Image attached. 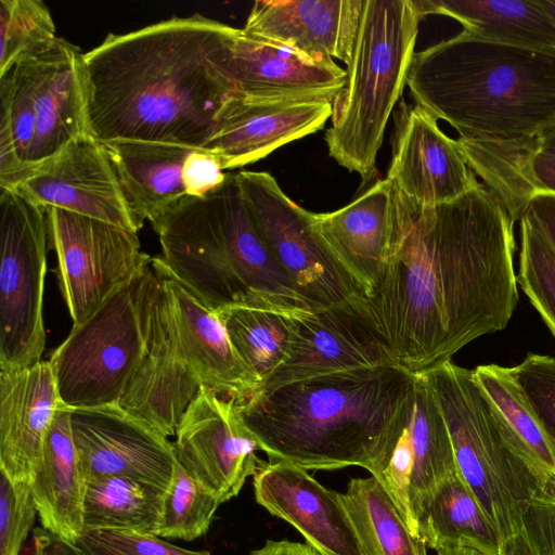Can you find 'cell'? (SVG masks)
Returning a JSON list of instances; mask_svg holds the SVG:
<instances>
[{
    "label": "cell",
    "instance_id": "obj_20",
    "mask_svg": "<svg viewBox=\"0 0 555 555\" xmlns=\"http://www.w3.org/2000/svg\"><path fill=\"white\" fill-rule=\"evenodd\" d=\"M80 49L63 38L15 65L31 100L35 138L30 172L70 142L90 134ZM30 175V173H29Z\"/></svg>",
    "mask_w": 555,
    "mask_h": 555
},
{
    "label": "cell",
    "instance_id": "obj_49",
    "mask_svg": "<svg viewBox=\"0 0 555 555\" xmlns=\"http://www.w3.org/2000/svg\"><path fill=\"white\" fill-rule=\"evenodd\" d=\"M248 555H264V548L261 546L260 548L250 552Z\"/></svg>",
    "mask_w": 555,
    "mask_h": 555
},
{
    "label": "cell",
    "instance_id": "obj_43",
    "mask_svg": "<svg viewBox=\"0 0 555 555\" xmlns=\"http://www.w3.org/2000/svg\"><path fill=\"white\" fill-rule=\"evenodd\" d=\"M34 555H85L76 544L66 541L43 527L34 531Z\"/></svg>",
    "mask_w": 555,
    "mask_h": 555
},
{
    "label": "cell",
    "instance_id": "obj_22",
    "mask_svg": "<svg viewBox=\"0 0 555 555\" xmlns=\"http://www.w3.org/2000/svg\"><path fill=\"white\" fill-rule=\"evenodd\" d=\"M253 485L257 503L292 525L319 555H363L343 494L307 469L284 461L262 462Z\"/></svg>",
    "mask_w": 555,
    "mask_h": 555
},
{
    "label": "cell",
    "instance_id": "obj_47",
    "mask_svg": "<svg viewBox=\"0 0 555 555\" xmlns=\"http://www.w3.org/2000/svg\"><path fill=\"white\" fill-rule=\"evenodd\" d=\"M437 555H483L478 551L468 547H452L437 551Z\"/></svg>",
    "mask_w": 555,
    "mask_h": 555
},
{
    "label": "cell",
    "instance_id": "obj_10",
    "mask_svg": "<svg viewBox=\"0 0 555 555\" xmlns=\"http://www.w3.org/2000/svg\"><path fill=\"white\" fill-rule=\"evenodd\" d=\"M0 370L41 360L49 245L47 210L16 190L0 193Z\"/></svg>",
    "mask_w": 555,
    "mask_h": 555
},
{
    "label": "cell",
    "instance_id": "obj_11",
    "mask_svg": "<svg viewBox=\"0 0 555 555\" xmlns=\"http://www.w3.org/2000/svg\"><path fill=\"white\" fill-rule=\"evenodd\" d=\"M235 176L263 243L314 311L363 301L321 242L313 212L291 199L269 172Z\"/></svg>",
    "mask_w": 555,
    "mask_h": 555
},
{
    "label": "cell",
    "instance_id": "obj_15",
    "mask_svg": "<svg viewBox=\"0 0 555 555\" xmlns=\"http://www.w3.org/2000/svg\"><path fill=\"white\" fill-rule=\"evenodd\" d=\"M362 302L293 315L287 357L258 389L339 371L397 365Z\"/></svg>",
    "mask_w": 555,
    "mask_h": 555
},
{
    "label": "cell",
    "instance_id": "obj_8",
    "mask_svg": "<svg viewBox=\"0 0 555 555\" xmlns=\"http://www.w3.org/2000/svg\"><path fill=\"white\" fill-rule=\"evenodd\" d=\"M420 375L441 409L459 474L506 542L520 533L527 504L543 494L525 452L473 370L448 361Z\"/></svg>",
    "mask_w": 555,
    "mask_h": 555
},
{
    "label": "cell",
    "instance_id": "obj_7",
    "mask_svg": "<svg viewBox=\"0 0 555 555\" xmlns=\"http://www.w3.org/2000/svg\"><path fill=\"white\" fill-rule=\"evenodd\" d=\"M421 20L414 0H362L325 142L330 156L363 182L375 172L388 119L406 86Z\"/></svg>",
    "mask_w": 555,
    "mask_h": 555
},
{
    "label": "cell",
    "instance_id": "obj_42",
    "mask_svg": "<svg viewBox=\"0 0 555 555\" xmlns=\"http://www.w3.org/2000/svg\"><path fill=\"white\" fill-rule=\"evenodd\" d=\"M521 216L530 220L555 250V195L548 193L533 195L525 204Z\"/></svg>",
    "mask_w": 555,
    "mask_h": 555
},
{
    "label": "cell",
    "instance_id": "obj_16",
    "mask_svg": "<svg viewBox=\"0 0 555 555\" xmlns=\"http://www.w3.org/2000/svg\"><path fill=\"white\" fill-rule=\"evenodd\" d=\"M15 190L46 209H63L135 232L142 228L105 146L91 134L36 167Z\"/></svg>",
    "mask_w": 555,
    "mask_h": 555
},
{
    "label": "cell",
    "instance_id": "obj_38",
    "mask_svg": "<svg viewBox=\"0 0 555 555\" xmlns=\"http://www.w3.org/2000/svg\"><path fill=\"white\" fill-rule=\"evenodd\" d=\"M75 544L85 555H211L173 545L155 534L122 530H86Z\"/></svg>",
    "mask_w": 555,
    "mask_h": 555
},
{
    "label": "cell",
    "instance_id": "obj_37",
    "mask_svg": "<svg viewBox=\"0 0 555 555\" xmlns=\"http://www.w3.org/2000/svg\"><path fill=\"white\" fill-rule=\"evenodd\" d=\"M508 370L555 449V358L529 353Z\"/></svg>",
    "mask_w": 555,
    "mask_h": 555
},
{
    "label": "cell",
    "instance_id": "obj_28",
    "mask_svg": "<svg viewBox=\"0 0 555 555\" xmlns=\"http://www.w3.org/2000/svg\"><path fill=\"white\" fill-rule=\"evenodd\" d=\"M468 166L482 185L519 221L533 195H555V156L524 144H476L456 140Z\"/></svg>",
    "mask_w": 555,
    "mask_h": 555
},
{
    "label": "cell",
    "instance_id": "obj_27",
    "mask_svg": "<svg viewBox=\"0 0 555 555\" xmlns=\"http://www.w3.org/2000/svg\"><path fill=\"white\" fill-rule=\"evenodd\" d=\"M420 15L441 14L481 39L555 51V25L537 0H414Z\"/></svg>",
    "mask_w": 555,
    "mask_h": 555
},
{
    "label": "cell",
    "instance_id": "obj_45",
    "mask_svg": "<svg viewBox=\"0 0 555 555\" xmlns=\"http://www.w3.org/2000/svg\"><path fill=\"white\" fill-rule=\"evenodd\" d=\"M529 144L539 153L555 156V126Z\"/></svg>",
    "mask_w": 555,
    "mask_h": 555
},
{
    "label": "cell",
    "instance_id": "obj_34",
    "mask_svg": "<svg viewBox=\"0 0 555 555\" xmlns=\"http://www.w3.org/2000/svg\"><path fill=\"white\" fill-rule=\"evenodd\" d=\"M57 37L51 12L40 0L0 1V77L38 54Z\"/></svg>",
    "mask_w": 555,
    "mask_h": 555
},
{
    "label": "cell",
    "instance_id": "obj_32",
    "mask_svg": "<svg viewBox=\"0 0 555 555\" xmlns=\"http://www.w3.org/2000/svg\"><path fill=\"white\" fill-rule=\"evenodd\" d=\"M475 378L525 452L543 493L555 491V449L508 367L479 365Z\"/></svg>",
    "mask_w": 555,
    "mask_h": 555
},
{
    "label": "cell",
    "instance_id": "obj_35",
    "mask_svg": "<svg viewBox=\"0 0 555 555\" xmlns=\"http://www.w3.org/2000/svg\"><path fill=\"white\" fill-rule=\"evenodd\" d=\"M220 504L218 498L177 461L172 481L165 493L156 535L193 541L209 530Z\"/></svg>",
    "mask_w": 555,
    "mask_h": 555
},
{
    "label": "cell",
    "instance_id": "obj_2",
    "mask_svg": "<svg viewBox=\"0 0 555 555\" xmlns=\"http://www.w3.org/2000/svg\"><path fill=\"white\" fill-rule=\"evenodd\" d=\"M235 29L195 13L108 34L82 54L90 134L204 150L234 98L227 59Z\"/></svg>",
    "mask_w": 555,
    "mask_h": 555
},
{
    "label": "cell",
    "instance_id": "obj_41",
    "mask_svg": "<svg viewBox=\"0 0 555 555\" xmlns=\"http://www.w3.org/2000/svg\"><path fill=\"white\" fill-rule=\"evenodd\" d=\"M227 175L215 155L206 150H193L186 157L182 171L186 195L206 196L224 182Z\"/></svg>",
    "mask_w": 555,
    "mask_h": 555
},
{
    "label": "cell",
    "instance_id": "obj_39",
    "mask_svg": "<svg viewBox=\"0 0 555 555\" xmlns=\"http://www.w3.org/2000/svg\"><path fill=\"white\" fill-rule=\"evenodd\" d=\"M36 514L30 483L12 482L0 472V555H20Z\"/></svg>",
    "mask_w": 555,
    "mask_h": 555
},
{
    "label": "cell",
    "instance_id": "obj_36",
    "mask_svg": "<svg viewBox=\"0 0 555 555\" xmlns=\"http://www.w3.org/2000/svg\"><path fill=\"white\" fill-rule=\"evenodd\" d=\"M520 257L517 282L555 336V250L521 216Z\"/></svg>",
    "mask_w": 555,
    "mask_h": 555
},
{
    "label": "cell",
    "instance_id": "obj_21",
    "mask_svg": "<svg viewBox=\"0 0 555 555\" xmlns=\"http://www.w3.org/2000/svg\"><path fill=\"white\" fill-rule=\"evenodd\" d=\"M331 115L328 99L231 98L204 150L216 156L223 170L243 167L319 131Z\"/></svg>",
    "mask_w": 555,
    "mask_h": 555
},
{
    "label": "cell",
    "instance_id": "obj_13",
    "mask_svg": "<svg viewBox=\"0 0 555 555\" xmlns=\"http://www.w3.org/2000/svg\"><path fill=\"white\" fill-rule=\"evenodd\" d=\"M175 436L178 463L221 504L236 496L263 462L237 402L207 387L190 403Z\"/></svg>",
    "mask_w": 555,
    "mask_h": 555
},
{
    "label": "cell",
    "instance_id": "obj_6",
    "mask_svg": "<svg viewBox=\"0 0 555 555\" xmlns=\"http://www.w3.org/2000/svg\"><path fill=\"white\" fill-rule=\"evenodd\" d=\"M152 264L146 353L119 405L169 437L202 387L238 403L260 380L235 352L216 312L160 256Z\"/></svg>",
    "mask_w": 555,
    "mask_h": 555
},
{
    "label": "cell",
    "instance_id": "obj_40",
    "mask_svg": "<svg viewBox=\"0 0 555 555\" xmlns=\"http://www.w3.org/2000/svg\"><path fill=\"white\" fill-rule=\"evenodd\" d=\"M520 533L532 555H555V491L527 504Z\"/></svg>",
    "mask_w": 555,
    "mask_h": 555
},
{
    "label": "cell",
    "instance_id": "obj_33",
    "mask_svg": "<svg viewBox=\"0 0 555 555\" xmlns=\"http://www.w3.org/2000/svg\"><path fill=\"white\" fill-rule=\"evenodd\" d=\"M215 312L235 352L260 384L285 361L293 315L241 306L225 307Z\"/></svg>",
    "mask_w": 555,
    "mask_h": 555
},
{
    "label": "cell",
    "instance_id": "obj_19",
    "mask_svg": "<svg viewBox=\"0 0 555 555\" xmlns=\"http://www.w3.org/2000/svg\"><path fill=\"white\" fill-rule=\"evenodd\" d=\"M457 472L448 426L423 375H417L413 405L391 456L376 478L420 538L418 519L441 481Z\"/></svg>",
    "mask_w": 555,
    "mask_h": 555
},
{
    "label": "cell",
    "instance_id": "obj_14",
    "mask_svg": "<svg viewBox=\"0 0 555 555\" xmlns=\"http://www.w3.org/2000/svg\"><path fill=\"white\" fill-rule=\"evenodd\" d=\"M69 420L85 482L118 476L167 491L177 465L168 437L119 404L69 409Z\"/></svg>",
    "mask_w": 555,
    "mask_h": 555
},
{
    "label": "cell",
    "instance_id": "obj_44",
    "mask_svg": "<svg viewBox=\"0 0 555 555\" xmlns=\"http://www.w3.org/2000/svg\"><path fill=\"white\" fill-rule=\"evenodd\" d=\"M264 555H319L308 544L291 542L287 540H268L264 545Z\"/></svg>",
    "mask_w": 555,
    "mask_h": 555
},
{
    "label": "cell",
    "instance_id": "obj_29",
    "mask_svg": "<svg viewBox=\"0 0 555 555\" xmlns=\"http://www.w3.org/2000/svg\"><path fill=\"white\" fill-rule=\"evenodd\" d=\"M425 544L436 551L468 547L501 555L504 540L459 470L440 482L418 519Z\"/></svg>",
    "mask_w": 555,
    "mask_h": 555
},
{
    "label": "cell",
    "instance_id": "obj_31",
    "mask_svg": "<svg viewBox=\"0 0 555 555\" xmlns=\"http://www.w3.org/2000/svg\"><path fill=\"white\" fill-rule=\"evenodd\" d=\"M343 498L363 555H427L375 477L351 479Z\"/></svg>",
    "mask_w": 555,
    "mask_h": 555
},
{
    "label": "cell",
    "instance_id": "obj_1",
    "mask_svg": "<svg viewBox=\"0 0 555 555\" xmlns=\"http://www.w3.org/2000/svg\"><path fill=\"white\" fill-rule=\"evenodd\" d=\"M514 222L481 182L415 212L362 302L398 366L424 374L506 327L518 301Z\"/></svg>",
    "mask_w": 555,
    "mask_h": 555
},
{
    "label": "cell",
    "instance_id": "obj_30",
    "mask_svg": "<svg viewBox=\"0 0 555 555\" xmlns=\"http://www.w3.org/2000/svg\"><path fill=\"white\" fill-rule=\"evenodd\" d=\"M166 491L126 477L86 481L83 531L122 530L155 534Z\"/></svg>",
    "mask_w": 555,
    "mask_h": 555
},
{
    "label": "cell",
    "instance_id": "obj_23",
    "mask_svg": "<svg viewBox=\"0 0 555 555\" xmlns=\"http://www.w3.org/2000/svg\"><path fill=\"white\" fill-rule=\"evenodd\" d=\"M361 7L362 0H258L242 29L312 61L347 63Z\"/></svg>",
    "mask_w": 555,
    "mask_h": 555
},
{
    "label": "cell",
    "instance_id": "obj_12",
    "mask_svg": "<svg viewBox=\"0 0 555 555\" xmlns=\"http://www.w3.org/2000/svg\"><path fill=\"white\" fill-rule=\"evenodd\" d=\"M46 210L60 291L76 325L142 273L152 257L133 230L59 208Z\"/></svg>",
    "mask_w": 555,
    "mask_h": 555
},
{
    "label": "cell",
    "instance_id": "obj_3",
    "mask_svg": "<svg viewBox=\"0 0 555 555\" xmlns=\"http://www.w3.org/2000/svg\"><path fill=\"white\" fill-rule=\"evenodd\" d=\"M416 378L398 365L353 369L258 389L237 405L270 461L360 466L377 478L406 426Z\"/></svg>",
    "mask_w": 555,
    "mask_h": 555
},
{
    "label": "cell",
    "instance_id": "obj_4",
    "mask_svg": "<svg viewBox=\"0 0 555 555\" xmlns=\"http://www.w3.org/2000/svg\"><path fill=\"white\" fill-rule=\"evenodd\" d=\"M406 86L415 104L457 140L524 144L555 126V51L462 31L415 52Z\"/></svg>",
    "mask_w": 555,
    "mask_h": 555
},
{
    "label": "cell",
    "instance_id": "obj_48",
    "mask_svg": "<svg viewBox=\"0 0 555 555\" xmlns=\"http://www.w3.org/2000/svg\"><path fill=\"white\" fill-rule=\"evenodd\" d=\"M555 25V0H537Z\"/></svg>",
    "mask_w": 555,
    "mask_h": 555
},
{
    "label": "cell",
    "instance_id": "obj_18",
    "mask_svg": "<svg viewBox=\"0 0 555 555\" xmlns=\"http://www.w3.org/2000/svg\"><path fill=\"white\" fill-rule=\"evenodd\" d=\"M415 212L395 185L383 179L337 210L313 212V224L364 300L375 286L386 253Z\"/></svg>",
    "mask_w": 555,
    "mask_h": 555
},
{
    "label": "cell",
    "instance_id": "obj_5",
    "mask_svg": "<svg viewBox=\"0 0 555 555\" xmlns=\"http://www.w3.org/2000/svg\"><path fill=\"white\" fill-rule=\"evenodd\" d=\"M152 225L167 268L212 311L314 312L263 243L235 175L206 196H185Z\"/></svg>",
    "mask_w": 555,
    "mask_h": 555
},
{
    "label": "cell",
    "instance_id": "obj_24",
    "mask_svg": "<svg viewBox=\"0 0 555 555\" xmlns=\"http://www.w3.org/2000/svg\"><path fill=\"white\" fill-rule=\"evenodd\" d=\"M61 404L49 361L0 372V472L12 482H30Z\"/></svg>",
    "mask_w": 555,
    "mask_h": 555
},
{
    "label": "cell",
    "instance_id": "obj_25",
    "mask_svg": "<svg viewBox=\"0 0 555 555\" xmlns=\"http://www.w3.org/2000/svg\"><path fill=\"white\" fill-rule=\"evenodd\" d=\"M29 483L41 526L75 544L83 531L86 482L73 440L69 409L63 404L55 412Z\"/></svg>",
    "mask_w": 555,
    "mask_h": 555
},
{
    "label": "cell",
    "instance_id": "obj_26",
    "mask_svg": "<svg viewBox=\"0 0 555 555\" xmlns=\"http://www.w3.org/2000/svg\"><path fill=\"white\" fill-rule=\"evenodd\" d=\"M126 199L143 225L186 195L182 171L193 149L164 142L117 140L103 143Z\"/></svg>",
    "mask_w": 555,
    "mask_h": 555
},
{
    "label": "cell",
    "instance_id": "obj_46",
    "mask_svg": "<svg viewBox=\"0 0 555 555\" xmlns=\"http://www.w3.org/2000/svg\"><path fill=\"white\" fill-rule=\"evenodd\" d=\"M501 555H532L521 533L513 537L504 543Z\"/></svg>",
    "mask_w": 555,
    "mask_h": 555
},
{
    "label": "cell",
    "instance_id": "obj_9",
    "mask_svg": "<svg viewBox=\"0 0 555 555\" xmlns=\"http://www.w3.org/2000/svg\"><path fill=\"white\" fill-rule=\"evenodd\" d=\"M153 281L151 261L54 350L48 361L64 406L119 404L146 353Z\"/></svg>",
    "mask_w": 555,
    "mask_h": 555
},
{
    "label": "cell",
    "instance_id": "obj_17",
    "mask_svg": "<svg viewBox=\"0 0 555 555\" xmlns=\"http://www.w3.org/2000/svg\"><path fill=\"white\" fill-rule=\"evenodd\" d=\"M386 179L415 210L449 203L480 182L456 140L418 105L400 102Z\"/></svg>",
    "mask_w": 555,
    "mask_h": 555
}]
</instances>
